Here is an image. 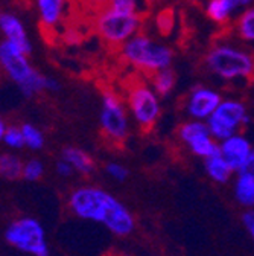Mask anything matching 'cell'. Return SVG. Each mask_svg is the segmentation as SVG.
I'll return each mask as SVG.
<instances>
[{"mask_svg":"<svg viewBox=\"0 0 254 256\" xmlns=\"http://www.w3.org/2000/svg\"><path fill=\"white\" fill-rule=\"evenodd\" d=\"M69 206L79 218L96 221L114 235L126 236L134 230L133 214L113 194L101 188L75 189L69 197Z\"/></svg>","mask_w":254,"mask_h":256,"instance_id":"6da1fadb","label":"cell"},{"mask_svg":"<svg viewBox=\"0 0 254 256\" xmlns=\"http://www.w3.org/2000/svg\"><path fill=\"white\" fill-rule=\"evenodd\" d=\"M0 68L24 96H34L46 90L58 92L61 88V84L55 78L44 76L32 68L27 54L6 40L0 43Z\"/></svg>","mask_w":254,"mask_h":256,"instance_id":"7a4b0ae2","label":"cell"},{"mask_svg":"<svg viewBox=\"0 0 254 256\" xmlns=\"http://www.w3.org/2000/svg\"><path fill=\"white\" fill-rule=\"evenodd\" d=\"M206 68L224 81L247 80L254 75V55L230 43H218L206 55Z\"/></svg>","mask_w":254,"mask_h":256,"instance_id":"3957f363","label":"cell"},{"mask_svg":"<svg viewBox=\"0 0 254 256\" xmlns=\"http://www.w3.org/2000/svg\"><path fill=\"white\" fill-rule=\"evenodd\" d=\"M120 55L130 66L151 75L157 70L171 68L174 60V52L169 46L154 42L145 34H136L122 44Z\"/></svg>","mask_w":254,"mask_h":256,"instance_id":"277c9868","label":"cell"},{"mask_svg":"<svg viewBox=\"0 0 254 256\" xmlns=\"http://www.w3.org/2000/svg\"><path fill=\"white\" fill-rule=\"evenodd\" d=\"M142 24L140 14H128L116 11L107 5H104L94 18V29L98 36L107 44L113 48H120L136 34Z\"/></svg>","mask_w":254,"mask_h":256,"instance_id":"5b68a950","label":"cell"},{"mask_svg":"<svg viewBox=\"0 0 254 256\" xmlns=\"http://www.w3.org/2000/svg\"><path fill=\"white\" fill-rule=\"evenodd\" d=\"M125 102L134 122L142 130L152 128L162 114L160 96L152 88L151 82L133 81L126 87Z\"/></svg>","mask_w":254,"mask_h":256,"instance_id":"8992f818","label":"cell"},{"mask_svg":"<svg viewBox=\"0 0 254 256\" xmlns=\"http://www.w3.org/2000/svg\"><path fill=\"white\" fill-rule=\"evenodd\" d=\"M99 124L104 136L114 144H122L130 134L128 107L122 96L111 88L102 92Z\"/></svg>","mask_w":254,"mask_h":256,"instance_id":"52a82bcc","label":"cell"},{"mask_svg":"<svg viewBox=\"0 0 254 256\" xmlns=\"http://www.w3.org/2000/svg\"><path fill=\"white\" fill-rule=\"evenodd\" d=\"M5 240L14 248L32 256H49L44 229L38 220L24 216L12 221L5 230Z\"/></svg>","mask_w":254,"mask_h":256,"instance_id":"ba28073f","label":"cell"},{"mask_svg":"<svg viewBox=\"0 0 254 256\" xmlns=\"http://www.w3.org/2000/svg\"><path fill=\"white\" fill-rule=\"evenodd\" d=\"M250 122L247 106L238 100H222L215 113L206 120L210 134L218 140H224L239 132Z\"/></svg>","mask_w":254,"mask_h":256,"instance_id":"9c48e42d","label":"cell"},{"mask_svg":"<svg viewBox=\"0 0 254 256\" xmlns=\"http://www.w3.org/2000/svg\"><path fill=\"white\" fill-rule=\"evenodd\" d=\"M178 136L198 157L207 158L219 152V142L210 134L206 120L192 119L183 124L178 130Z\"/></svg>","mask_w":254,"mask_h":256,"instance_id":"30bf717a","label":"cell"},{"mask_svg":"<svg viewBox=\"0 0 254 256\" xmlns=\"http://www.w3.org/2000/svg\"><path fill=\"white\" fill-rule=\"evenodd\" d=\"M221 101H222V96L219 92L207 86H198L187 96L186 110H187V114L192 119L207 120L215 113Z\"/></svg>","mask_w":254,"mask_h":256,"instance_id":"8fae6325","label":"cell"},{"mask_svg":"<svg viewBox=\"0 0 254 256\" xmlns=\"http://www.w3.org/2000/svg\"><path fill=\"white\" fill-rule=\"evenodd\" d=\"M219 151L226 157V160L230 164L233 171L239 172L247 164V160L250 158L254 148L244 134L236 133L219 142Z\"/></svg>","mask_w":254,"mask_h":256,"instance_id":"7c38bea8","label":"cell"},{"mask_svg":"<svg viewBox=\"0 0 254 256\" xmlns=\"http://www.w3.org/2000/svg\"><path fill=\"white\" fill-rule=\"evenodd\" d=\"M0 32L6 42L14 44L15 48L21 49L24 54H30L32 43L29 40V34L23 22L12 12H2L0 14Z\"/></svg>","mask_w":254,"mask_h":256,"instance_id":"4fadbf2b","label":"cell"},{"mask_svg":"<svg viewBox=\"0 0 254 256\" xmlns=\"http://www.w3.org/2000/svg\"><path fill=\"white\" fill-rule=\"evenodd\" d=\"M69 0H35V8L43 28L55 29L66 17Z\"/></svg>","mask_w":254,"mask_h":256,"instance_id":"5bb4252c","label":"cell"},{"mask_svg":"<svg viewBox=\"0 0 254 256\" xmlns=\"http://www.w3.org/2000/svg\"><path fill=\"white\" fill-rule=\"evenodd\" d=\"M204 168L207 176L216 182V183H227L232 177V174L235 172L233 168L230 166V164L226 160V157L221 154V151L215 156H210L207 158H204Z\"/></svg>","mask_w":254,"mask_h":256,"instance_id":"9a60e30c","label":"cell"},{"mask_svg":"<svg viewBox=\"0 0 254 256\" xmlns=\"http://www.w3.org/2000/svg\"><path fill=\"white\" fill-rule=\"evenodd\" d=\"M61 157L66 158L67 162L73 166V170L81 172V174H90L94 170V162H93L91 156L78 146H66L64 150H62Z\"/></svg>","mask_w":254,"mask_h":256,"instance_id":"2e32d148","label":"cell"},{"mask_svg":"<svg viewBox=\"0 0 254 256\" xmlns=\"http://www.w3.org/2000/svg\"><path fill=\"white\" fill-rule=\"evenodd\" d=\"M236 200L245 208H254V177L239 172L235 183Z\"/></svg>","mask_w":254,"mask_h":256,"instance_id":"e0dca14e","label":"cell"},{"mask_svg":"<svg viewBox=\"0 0 254 256\" xmlns=\"http://www.w3.org/2000/svg\"><path fill=\"white\" fill-rule=\"evenodd\" d=\"M235 8L232 6V4L229 0H209L206 5V14L207 17L218 24H224L227 23L233 14H235Z\"/></svg>","mask_w":254,"mask_h":256,"instance_id":"ac0fdd59","label":"cell"},{"mask_svg":"<svg viewBox=\"0 0 254 256\" xmlns=\"http://www.w3.org/2000/svg\"><path fill=\"white\" fill-rule=\"evenodd\" d=\"M236 36L245 43H254V6L245 8L236 20Z\"/></svg>","mask_w":254,"mask_h":256,"instance_id":"d6986e66","label":"cell"},{"mask_svg":"<svg viewBox=\"0 0 254 256\" xmlns=\"http://www.w3.org/2000/svg\"><path fill=\"white\" fill-rule=\"evenodd\" d=\"M175 81H177V76H175V72L171 68L157 70L155 74L151 75V86L158 93L160 98L168 96L174 90Z\"/></svg>","mask_w":254,"mask_h":256,"instance_id":"ffe728a7","label":"cell"},{"mask_svg":"<svg viewBox=\"0 0 254 256\" xmlns=\"http://www.w3.org/2000/svg\"><path fill=\"white\" fill-rule=\"evenodd\" d=\"M23 162L15 154L5 152L0 154V177L6 180H15L23 174Z\"/></svg>","mask_w":254,"mask_h":256,"instance_id":"44dd1931","label":"cell"},{"mask_svg":"<svg viewBox=\"0 0 254 256\" xmlns=\"http://www.w3.org/2000/svg\"><path fill=\"white\" fill-rule=\"evenodd\" d=\"M21 132H23V139H24V146H27L32 151H38L44 146V134L38 126L34 124H23L21 125Z\"/></svg>","mask_w":254,"mask_h":256,"instance_id":"7402d4cb","label":"cell"},{"mask_svg":"<svg viewBox=\"0 0 254 256\" xmlns=\"http://www.w3.org/2000/svg\"><path fill=\"white\" fill-rule=\"evenodd\" d=\"M44 174V165L38 158H30L23 165V174L21 177L27 182H37Z\"/></svg>","mask_w":254,"mask_h":256,"instance_id":"603a6c76","label":"cell"},{"mask_svg":"<svg viewBox=\"0 0 254 256\" xmlns=\"http://www.w3.org/2000/svg\"><path fill=\"white\" fill-rule=\"evenodd\" d=\"M140 4L142 0H105V5L128 14H140Z\"/></svg>","mask_w":254,"mask_h":256,"instance_id":"cb8c5ba5","label":"cell"},{"mask_svg":"<svg viewBox=\"0 0 254 256\" xmlns=\"http://www.w3.org/2000/svg\"><path fill=\"white\" fill-rule=\"evenodd\" d=\"M3 144L11 150H21L24 146L21 126H8L3 138Z\"/></svg>","mask_w":254,"mask_h":256,"instance_id":"d4e9b609","label":"cell"},{"mask_svg":"<svg viewBox=\"0 0 254 256\" xmlns=\"http://www.w3.org/2000/svg\"><path fill=\"white\" fill-rule=\"evenodd\" d=\"M105 171H107V174L111 178H114L117 182H123V180L128 178V176H130V171L126 170L122 164H117V162H110L105 166Z\"/></svg>","mask_w":254,"mask_h":256,"instance_id":"484cf974","label":"cell"},{"mask_svg":"<svg viewBox=\"0 0 254 256\" xmlns=\"http://www.w3.org/2000/svg\"><path fill=\"white\" fill-rule=\"evenodd\" d=\"M55 170H56V174L61 176V177H70L73 174V171H75L73 166L67 162L66 158H62V157H61V160H58V162H56Z\"/></svg>","mask_w":254,"mask_h":256,"instance_id":"4316f807","label":"cell"},{"mask_svg":"<svg viewBox=\"0 0 254 256\" xmlns=\"http://www.w3.org/2000/svg\"><path fill=\"white\" fill-rule=\"evenodd\" d=\"M239 172H244V174H248V176L254 177V151L251 152L250 158L247 160V164L244 165V168H242ZM239 172H238V174H239Z\"/></svg>","mask_w":254,"mask_h":256,"instance_id":"83f0119b","label":"cell"},{"mask_svg":"<svg viewBox=\"0 0 254 256\" xmlns=\"http://www.w3.org/2000/svg\"><path fill=\"white\" fill-rule=\"evenodd\" d=\"M232 4V6L235 8V11H239V10H245L248 6H253L254 5V0H229Z\"/></svg>","mask_w":254,"mask_h":256,"instance_id":"f1b7e54d","label":"cell"},{"mask_svg":"<svg viewBox=\"0 0 254 256\" xmlns=\"http://www.w3.org/2000/svg\"><path fill=\"white\" fill-rule=\"evenodd\" d=\"M244 222H245L247 229H251L254 226V210H248L244 214Z\"/></svg>","mask_w":254,"mask_h":256,"instance_id":"f546056e","label":"cell"},{"mask_svg":"<svg viewBox=\"0 0 254 256\" xmlns=\"http://www.w3.org/2000/svg\"><path fill=\"white\" fill-rule=\"evenodd\" d=\"M76 2H79V4H84V5L98 6V5H101L102 2H105V0H76Z\"/></svg>","mask_w":254,"mask_h":256,"instance_id":"4dcf8cb0","label":"cell"},{"mask_svg":"<svg viewBox=\"0 0 254 256\" xmlns=\"http://www.w3.org/2000/svg\"><path fill=\"white\" fill-rule=\"evenodd\" d=\"M6 124H5V120L0 118V142H3V138H5V133H6Z\"/></svg>","mask_w":254,"mask_h":256,"instance_id":"1f68e13d","label":"cell"},{"mask_svg":"<svg viewBox=\"0 0 254 256\" xmlns=\"http://www.w3.org/2000/svg\"><path fill=\"white\" fill-rule=\"evenodd\" d=\"M248 230H250V232H251V235H253V238H254V226H253V228H251V229H248Z\"/></svg>","mask_w":254,"mask_h":256,"instance_id":"d6a6232c","label":"cell"}]
</instances>
